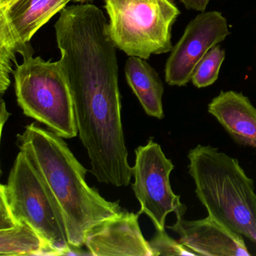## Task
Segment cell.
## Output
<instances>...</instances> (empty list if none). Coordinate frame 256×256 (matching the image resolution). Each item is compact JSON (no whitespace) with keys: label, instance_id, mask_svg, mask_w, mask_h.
I'll return each mask as SVG.
<instances>
[{"label":"cell","instance_id":"6da1fadb","mask_svg":"<svg viewBox=\"0 0 256 256\" xmlns=\"http://www.w3.org/2000/svg\"><path fill=\"white\" fill-rule=\"evenodd\" d=\"M17 145L54 198L65 221L68 242L76 251L84 246L86 234L92 227L124 210L119 202L106 200L88 185V170L64 138L34 122L18 134Z\"/></svg>","mask_w":256,"mask_h":256},{"label":"cell","instance_id":"7a4b0ae2","mask_svg":"<svg viewBox=\"0 0 256 256\" xmlns=\"http://www.w3.org/2000/svg\"><path fill=\"white\" fill-rule=\"evenodd\" d=\"M188 160L194 192L208 215L256 244L254 181L238 160L200 144L190 150Z\"/></svg>","mask_w":256,"mask_h":256},{"label":"cell","instance_id":"3957f363","mask_svg":"<svg viewBox=\"0 0 256 256\" xmlns=\"http://www.w3.org/2000/svg\"><path fill=\"white\" fill-rule=\"evenodd\" d=\"M18 104L24 114L64 138L78 134L74 102L60 60L24 58L13 71Z\"/></svg>","mask_w":256,"mask_h":256},{"label":"cell","instance_id":"277c9868","mask_svg":"<svg viewBox=\"0 0 256 256\" xmlns=\"http://www.w3.org/2000/svg\"><path fill=\"white\" fill-rule=\"evenodd\" d=\"M116 48L148 59L172 52V29L180 14L173 0H104Z\"/></svg>","mask_w":256,"mask_h":256},{"label":"cell","instance_id":"5b68a950","mask_svg":"<svg viewBox=\"0 0 256 256\" xmlns=\"http://www.w3.org/2000/svg\"><path fill=\"white\" fill-rule=\"evenodd\" d=\"M18 221L30 224L60 256L74 254L62 212L41 175L23 151L16 156L7 184H2Z\"/></svg>","mask_w":256,"mask_h":256},{"label":"cell","instance_id":"8992f818","mask_svg":"<svg viewBox=\"0 0 256 256\" xmlns=\"http://www.w3.org/2000/svg\"><path fill=\"white\" fill-rule=\"evenodd\" d=\"M174 168L172 160L152 139L136 148L132 190L140 204L139 214L148 216L156 230H166V218L170 212L184 215L186 211L180 196L172 190L170 175Z\"/></svg>","mask_w":256,"mask_h":256},{"label":"cell","instance_id":"52a82bcc","mask_svg":"<svg viewBox=\"0 0 256 256\" xmlns=\"http://www.w3.org/2000/svg\"><path fill=\"white\" fill-rule=\"evenodd\" d=\"M228 35L227 20L222 13L211 11L198 14L187 25L166 62L168 84L186 86L204 56Z\"/></svg>","mask_w":256,"mask_h":256},{"label":"cell","instance_id":"ba28073f","mask_svg":"<svg viewBox=\"0 0 256 256\" xmlns=\"http://www.w3.org/2000/svg\"><path fill=\"white\" fill-rule=\"evenodd\" d=\"M71 0H20L0 10V58L16 61V53L32 56L30 41L37 31Z\"/></svg>","mask_w":256,"mask_h":256},{"label":"cell","instance_id":"9c48e42d","mask_svg":"<svg viewBox=\"0 0 256 256\" xmlns=\"http://www.w3.org/2000/svg\"><path fill=\"white\" fill-rule=\"evenodd\" d=\"M140 214L124 209L120 214L96 224L86 234L84 246L94 256H152L149 241L143 236Z\"/></svg>","mask_w":256,"mask_h":256},{"label":"cell","instance_id":"30bf717a","mask_svg":"<svg viewBox=\"0 0 256 256\" xmlns=\"http://www.w3.org/2000/svg\"><path fill=\"white\" fill-rule=\"evenodd\" d=\"M176 222L169 229L179 235V241L196 256H248L244 236L208 215L197 220H186L176 215Z\"/></svg>","mask_w":256,"mask_h":256},{"label":"cell","instance_id":"8fae6325","mask_svg":"<svg viewBox=\"0 0 256 256\" xmlns=\"http://www.w3.org/2000/svg\"><path fill=\"white\" fill-rule=\"evenodd\" d=\"M208 110L236 144L256 150V108L248 97L221 91L208 104Z\"/></svg>","mask_w":256,"mask_h":256},{"label":"cell","instance_id":"7c38bea8","mask_svg":"<svg viewBox=\"0 0 256 256\" xmlns=\"http://www.w3.org/2000/svg\"><path fill=\"white\" fill-rule=\"evenodd\" d=\"M125 74L127 83L137 96L145 113L157 119L164 118V85L156 71L146 60L131 56L126 62Z\"/></svg>","mask_w":256,"mask_h":256},{"label":"cell","instance_id":"4fadbf2b","mask_svg":"<svg viewBox=\"0 0 256 256\" xmlns=\"http://www.w3.org/2000/svg\"><path fill=\"white\" fill-rule=\"evenodd\" d=\"M0 256H60L28 222L0 230Z\"/></svg>","mask_w":256,"mask_h":256},{"label":"cell","instance_id":"5bb4252c","mask_svg":"<svg viewBox=\"0 0 256 256\" xmlns=\"http://www.w3.org/2000/svg\"><path fill=\"white\" fill-rule=\"evenodd\" d=\"M224 58L226 52L220 46L212 48L194 70L191 79L193 85L197 88H204L215 83Z\"/></svg>","mask_w":256,"mask_h":256},{"label":"cell","instance_id":"9a60e30c","mask_svg":"<svg viewBox=\"0 0 256 256\" xmlns=\"http://www.w3.org/2000/svg\"><path fill=\"white\" fill-rule=\"evenodd\" d=\"M152 256H196V253L170 238L166 230H156L155 236L149 241Z\"/></svg>","mask_w":256,"mask_h":256},{"label":"cell","instance_id":"2e32d148","mask_svg":"<svg viewBox=\"0 0 256 256\" xmlns=\"http://www.w3.org/2000/svg\"><path fill=\"white\" fill-rule=\"evenodd\" d=\"M19 222L13 214L2 185L0 186V230L13 227Z\"/></svg>","mask_w":256,"mask_h":256},{"label":"cell","instance_id":"e0dca14e","mask_svg":"<svg viewBox=\"0 0 256 256\" xmlns=\"http://www.w3.org/2000/svg\"><path fill=\"white\" fill-rule=\"evenodd\" d=\"M187 10L204 12L206 10L210 0H180Z\"/></svg>","mask_w":256,"mask_h":256},{"label":"cell","instance_id":"ac0fdd59","mask_svg":"<svg viewBox=\"0 0 256 256\" xmlns=\"http://www.w3.org/2000/svg\"><path fill=\"white\" fill-rule=\"evenodd\" d=\"M11 114L7 110L6 104L5 101L4 100H1V109H0V131L2 134V130H4V126L5 125L6 121L8 120Z\"/></svg>","mask_w":256,"mask_h":256},{"label":"cell","instance_id":"d6986e66","mask_svg":"<svg viewBox=\"0 0 256 256\" xmlns=\"http://www.w3.org/2000/svg\"><path fill=\"white\" fill-rule=\"evenodd\" d=\"M20 0H10V2L4 8H0V10H8V8H12L13 6L16 5L17 2H18Z\"/></svg>","mask_w":256,"mask_h":256},{"label":"cell","instance_id":"ffe728a7","mask_svg":"<svg viewBox=\"0 0 256 256\" xmlns=\"http://www.w3.org/2000/svg\"><path fill=\"white\" fill-rule=\"evenodd\" d=\"M10 2V0H0V8H4Z\"/></svg>","mask_w":256,"mask_h":256},{"label":"cell","instance_id":"44dd1931","mask_svg":"<svg viewBox=\"0 0 256 256\" xmlns=\"http://www.w3.org/2000/svg\"><path fill=\"white\" fill-rule=\"evenodd\" d=\"M72 2H80V4H85V2H90V1H94V0H71Z\"/></svg>","mask_w":256,"mask_h":256}]
</instances>
